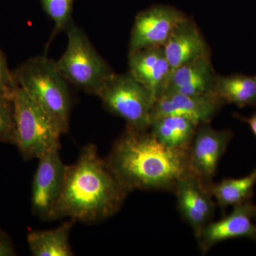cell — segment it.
Wrapping results in <instances>:
<instances>
[{"label":"cell","instance_id":"obj_1","mask_svg":"<svg viewBox=\"0 0 256 256\" xmlns=\"http://www.w3.org/2000/svg\"><path fill=\"white\" fill-rule=\"evenodd\" d=\"M130 193L99 156L92 143L84 146L78 160L67 166L62 193L50 220L68 218L94 223L116 214Z\"/></svg>","mask_w":256,"mask_h":256},{"label":"cell","instance_id":"obj_2","mask_svg":"<svg viewBox=\"0 0 256 256\" xmlns=\"http://www.w3.org/2000/svg\"><path fill=\"white\" fill-rule=\"evenodd\" d=\"M130 192H174L178 182L190 173L188 152L164 146L149 130L126 126L106 159Z\"/></svg>","mask_w":256,"mask_h":256},{"label":"cell","instance_id":"obj_3","mask_svg":"<svg viewBox=\"0 0 256 256\" xmlns=\"http://www.w3.org/2000/svg\"><path fill=\"white\" fill-rule=\"evenodd\" d=\"M12 75L16 85L41 106L62 134L68 132L72 108L70 90L56 62L46 55L32 57L13 70Z\"/></svg>","mask_w":256,"mask_h":256},{"label":"cell","instance_id":"obj_4","mask_svg":"<svg viewBox=\"0 0 256 256\" xmlns=\"http://www.w3.org/2000/svg\"><path fill=\"white\" fill-rule=\"evenodd\" d=\"M66 32L68 43L63 55L56 62L57 68L69 84L96 96L114 72L74 21Z\"/></svg>","mask_w":256,"mask_h":256},{"label":"cell","instance_id":"obj_5","mask_svg":"<svg viewBox=\"0 0 256 256\" xmlns=\"http://www.w3.org/2000/svg\"><path fill=\"white\" fill-rule=\"evenodd\" d=\"M14 114V146L24 159H40L60 146L62 133L50 116L21 88L12 97Z\"/></svg>","mask_w":256,"mask_h":256},{"label":"cell","instance_id":"obj_6","mask_svg":"<svg viewBox=\"0 0 256 256\" xmlns=\"http://www.w3.org/2000/svg\"><path fill=\"white\" fill-rule=\"evenodd\" d=\"M96 96L108 110L126 121V126L138 130H149L154 98L128 72L114 73Z\"/></svg>","mask_w":256,"mask_h":256},{"label":"cell","instance_id":"obj_7","mask_svg":"<svg viewBox=\"0 0 256 256\" xmlns=\"http://www.w3.org/2000/svg\"><path fill=\"white\" fill-rule=\"evenodd\" d=\"M60 146H54L38 159L32 182V213L44 220H50L65 180L67 166L60 158Z\"/></svg>","mask_w":256,"mask_h":256},{"label":"cell","instance_id":"obj_8","mask_svg":"<svg viewBox=\"0 0 256 256\" xmlns=\"http://www.w3.org/2000/svg\"><path fill=\"white\" fill-rule=\"evenodd\" d=\"M233 137L230 129L218 130L210 122L200 124L188 151L190 173L210 186Z\"/></svg>","mask_w":256,"mask_h":256},{"label":"cell","instance_id":"obj_9","mask_svg":"<svg viewBox=\"0 0 256 256\" xmlns=\"http://www.w3.org/2000/svg\"><path fill=\"white\" fill-rule=\"evenodd\" d=\"M186 18L182 12L168 5H156L143 10L134 18L129 52L164 46L178 24Z\"/></svg>","mask_w":256,"mask_h":256},{"label":"cell","instance_id":"obj_10","mask_svg":"<svg viewBox=\"0 0 256 256\" xmlns=\"http://www.w3.org/2000/svg\"><path fill=\"white\" fill-rule=\"evenodd\" d=\"M173 193L176 196L178 213L190 226L196 238L214 216L216 204L210 186L188 173L178 182Z\"/></svg>","mask_w":256,"mask_h":256},{"label":"cell","instance_id":"obj_11","mask_svg":"<svg viewBox=\"0 0 256 256\" xmlns=\"http://www.w3.org/2000/svg\"><path fill=\"white\" fill-rule=\"evenodd\" d=\"M256 205L252 202L234 207L222 220H212L196 237L202 254H206L216 244L235 238H249L256 242Z\"/></svg>","mask_w":256,"mask_h":256},{"label":"cell","instance_id":"obj_12","mask_svg":"<svg viewBox=\"0 0 256 256\" xmlns=\"http://www.w3.org/2000/svg\"><path fill=\"white\" fill-rule=\"evenodd\" d=\"M224 104L213 94L186 96L163 94L153 105L151 122L153 120L168 116H182L198 124H208L222 110Z\"/></svg>","mask_w":256,"mask_h":256},{"label":"cell","instance_id":"obj_13","mask_svg":"<svg viewBox=\"0 0 256 256\" xmlns=\"http://www.w3.org/2000/svg\"><path fill=\"white\" fill-rule=\"evenodd\" d=\"M128 73L150 92L154 102L164 92L172 68L163 47L129 52Z\"/></svg>","mask_w":256,"mask_h":256},{"label":"cell","instance_id":"obj_14","mask_svg":"<svg viewBox=\"0 0 256 256\" xmlns=\"http://www.w3.org/2000/svg\"><path fill=\"white\" fill-rule=\"evenodd\" d=\"M216 76L210 56L192 60L171 70L162 95H210Z\"/></svg>","mask_w":256,"mask_h":256},{"label":"cell","instance_id":"obj_15","mask_svg":"<svg viewBox=\"0 0 256 256\" xmlns=\"http://www.w3.org/2000/svg\"><path fill=\"white\" fill-rule=\"evenodd\" d=\"M163 48L172 70L192 60L210 56V46L201 30L188 16L178 24Z\"/></svg>","mask_w":256,"mask_h":256},{"label":"cell","instance_id":"obj_16","mask_svg":"<svg viewBox=\"0 0 256 256\" xmlns=\"http://www.w3.org/2000/svg\"><path fill=\"white\" fill-rule=\"evenodd\" d=\"M198 126L188 118L168 116L153 120L150 131L164 146L188 152Z\"/></svg>","mask_w":256,"mask_h":256},{"label":"cell","instance_id":"obj_17","mask_svg":"<svg viewBox=\"0 0 256 256\" xmlns=\"http://www.w3.org/2000/svg\"><path fill=\"white\" fill-rule=\"evenodd\" d=\"M212 94L224 105L256 107V77L242 74L217 75Z\"/></svg>","mask_w":256,"mask_h":256},{"label":"cell","instance_id":"obj_18","mask_svg":"<svg viewBox=\"0 0 256 256\" xmlns=\"http://www.w3.org/2000/svg\"><path fill=\"white\" fill-rule=\"evenodd\" d=\"M76 222H68L58 228L46 230H33L28 235V248L34 256H72L70 234Z\"/></svg>","mask_w":256,"mask_h":256},{"label":"cell","instance_id":"obj_19","mask_svg":"<svg viewBox=\"0 0 256 256\" xmlns=\"http://www.w3.org/2000/svg\"><path fill=\"white\" fill-rule=\"evenodd\" d=\"M256 185V169L240 178H226L212 183L210 190L216 206L222 210L236 207L252 202Z\"/></svg>","mask_w":256,"mask_h":256},{"label":"cell","instance_id":"obj_20","mask_svg":"<svg viewBox=\"0 0 256 256\" xmlns=\"http://www.w3.org/2000/svg\"><path fill=\"white\" fill-rule=\"evenodd\" d=\"M42 9L54 24L53 33L48 44L60 32H66L74 21L72 13L74 0H40Z\"/></svg>","mask_w":256,"mask_h":256},{"label":"cell","instance_id":"obj_21","mask_svg":"<svg viewBox=\"0 0 256 256\" xmlns=\"http://www.w3.org/2000/svg\"><path fill=\"white\" fill-rule=\"evenodd\" d=\"M14 132L12 98L0 94V142L14 144Z\"/></svg>","mask_w":256,"mask_h":256},{"label":"cell","instance_id":"obj_22","mask_svg":"<svg viewBox=\"0 0 256 256\" xmlns=\"http://www.w3.org/2000/svg\"><path fill=\"white\" fill-rule=\"evenodd\" d=\"M16 88L18 85L13 77L12 70L8 67L6 56L0 50V94L12 98Z\"/></svg>","mask_w":256,"mask_h":256},{"label":"cell","instance_id":"obj_23","mask_svg":"<svg viewBox=\"0 0 256 256\" xmlns=\"http://www.w3.org/2000/svg\"><path fill=\"white\" fill-rule=\"evenodd\" d=\"M16 250L11 238L4 230L0 228V256H14Z\"/></svg>","mask_w":256,"mask_h":256},{"label":"cell","instance_id":"obj_24","mask_svg":"<svg viewBox=\"0 0 256 256\" xmlns=\"http://www.w3.org/2000/svg\"><path fill=\"white\" fill-rule=\"evenodd\" d=\"M234 117L248 124L252 134H254L256 138V112L255 114L249 116V117H244V116L239 114H234Z\"/></svg>","mask_w":256,"mask_h":256},{"label":"cell","instance_id":"obj_25","mask_svg":"<svg viewBox=\"0 0 256 256\" xmlns=\"http://www.w3.org/2000/svg\"><path fill=\"white\" fill-rule=\"evenodd\" d=\"M255 220H256V216H255Z\"/></svg>","mask_w":256,"mask_h":256},{"label":"cell","instance_id":"obj_26","mask_svg":"<svg viewBox=\"0 0 256 256\" xmlns=\"http://www.w3.org/2000/svg\"><path fill=\"white\" fill-rule=\"evenodd\" d=\"M256 78V76H255Z\"/></svg>","mask_w":256,"mask_h":256}]
</instances>
